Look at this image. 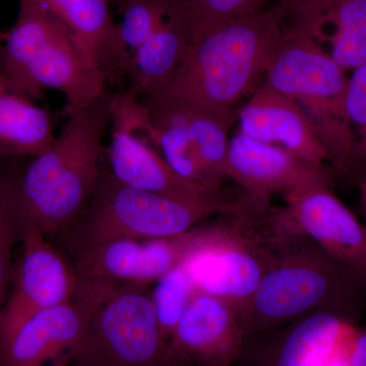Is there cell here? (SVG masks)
Segmentation results:
<instances>
[{"mask_svg":"<svg viewBox=\"0 0 366 366\" xmlns=\"http://www.w3.org/2000/svg\"><path fill=\"white\" fill-rule=\"evenodd\" d=\"M112 100L106 92L69 115L51 148L14 177L21 232L26 228L56 232L85 211L102 173L100 157L112 124Z\"/></svg>","mask_w":366,"mask_h":366,"instance_id":"cell-1","label":"cell"},{"mask_svg":"<svg viewBox=\"0 0 366 366\" xmlns=\"http://www.w3.org/2000/svg\"><path fill=\"white\" fill-rule=\"evenodd\" d=\"M284 18L274 7L217 26L190 43L169 81L148 100L185 103L217 114L234 105L264 81L283 35Z\"/></svg>","mask_w":366,"mask_h":366,"instance_id":"cell-2","label":"cell"},{"mask_svg":"<svg viewBox=\"0 0 366 366\" xmlns=\"http://www.w3.org/2000/svg\"><path fill=\"white\" fill-rule=\"evenodd\" d=\"M9 91L33 100L47 89L66 97L64 113L83 109L106 93V76L69 28L35 0H20L16 24L0 51Z\"/></svg>","mask_w":366,"mask_h":366,"instance_id":"cell-3","label":"cell"},{"mask_svg":"<svg viewBox=\"0 0 366 366\" xmlns=\"http://www.w3.org/2000/svg\"><path fill=\"white\" fill-rule=\"evenodd\" d=\"M366 281L297 233L282 244L247 308L249 337L315 312H334L351 320Z\"/></svg>","mask_w":366,"mask_h":366,"instance_id":"cell-4","label":"cell"},{"mask_svg":"<svg viewBox=\"0 0 366 366\" xmlns=\"http://www.w3.org/2000/svg\"><path fill=\"white\" fill-rule=\"evenodd\" d=\"M262 83L300 106L334 173L349 177L355 136L346 112L348 79L322 46L289 26L267 64Z\"/></svg>","mask_w":366,"mask_h":366,"instance_id":"cell-5","label":"cell"},{"mask_svg":"<svg viewBox=\"0 0 366 366\" xmlns=\"http://www.w3.org/2000/svg\"><path fill=\"white\" fill-rule=\"evenodd\" d=\"M247 201L244 192L209 201H182L132 189L102 171L85 211L69 225L76 254L109 240L157 239L189 232L209 217L233 213Z\"/></svg>","mask_w":366,"mask_h":366,"instance_id":"cell-6","label":"cell"},{"mask_svg":"<svg viewBox=\"0 0 366 366\" xmlns=\"http://www.w3.org/2000/svg\"><path fill=\"white\" fill-rule=\"evenodd\" d=\"M168 347L144 285L112 281L81 340L62 360L71 366H163Z\"/></svg>","mask_w":366,"mask_h":366,"instance_id":"cell-7","label":"cell"},{"mask_svg":"<svg viewBox=\"0 0 366 366\" xmlns=\"http://www.w3.org/2000/svg\"><path fill=\"white\" fill-rule=\"evenodd\" d=\"M143 131L183 179L222 192L229 179L228 134L237 112L217 114L168 100H148Z\"/></svg>","mask_w":366,"mask_h":366,"instance_id":"cell-8","label":"cell"},{"mask_svg":"<svg viewBox=\"0 0 366 366\" xmlns=\"http://www.w3.org/2000/svg\"><path fill=\"white\" fill-rule=\"evenodd\" d=\"M146 103L132 89L113 95L112 137L106 149L115 179L132 189L182 201H209L227 194L187 182L164 160L150 137L143 131L148 115Z\"/></svg>","mask_w":366,"mask_h":366,"instance_id":"cell-9","label":"cell"},{"mask_svg":"<svg viewBox=\"0 0 366 366\" xmlns=\"http://www.w3.org/2000/svg\"><path fill=\"white\" fill-rule=\"evenodd\" d=\"M218 219L175 237L119 239L99 243L76 254L74 266L81 278L106 279L146 285L158 281L213 239Z\"/></svg>","mask_w":366,"mask_h":366,"instance_id":"cell-10","label":"cell"},{"mask_svg":"<svg viewBox=\"0 0 366 366\" xmlns=\"http://www.w3.org/2000/svg\"><path fill=\"white\" fill-rule=\"evenodd\" d=\"M351 320L334 312H315L287 326L249 337L234 366H350ZM356 337V336H355Z\"/></svg>","mask_w":366,"mask_h":366,"instance_id":"cell-11","label":"cell"},{"mask_svg":"<svg viewBox=\"0 0 366 366\" xmlns=\"http://www.w3.org/2000/svg\"><path fill=\"white\" fill-rule=\"evenodd\" d=\"M110 282L81 278L71 300L38 312L0 342V366H45L69 352L81 340Z\"/></svg>","mask_w":366,"mask_h":366,"instance_id":"cell-12","label":"cell"},{"mask_svg":"<svg viewBox=\"0 0 366 366\" xmlns=\"http://www.w3.org/2000/svg\"><path fill=\"white\" fill-rule=\"evenodd\" d=\"M249 339L244 308L197 291L171 335L167 360L234 366Z\"/></svg>","mask_w":366,"mask_h":366,"instance_id":"cell-13","label":"cell"},{"mask_svg":"<svg viewBox=\"0 0 366 366\" xmlns=\"http://www.w3.org/2000/svg\"><path fill=\"white\" fill-rule=\"evenodd\" d=\"M227 162L229 179L249 196L266 201L274 194L286 197L330 187L335 174L326 163L310 162L242 131L229 141Z\"/></svg>","mask_w":366,"mask_h":366,"instance_id":"cell-14","label":"cell"},{"mask_svg":"<svg viewBox=\"0 0 366 366\" xmlns=\"http://www.w3.org/2000/svg\"><path fill=\"white\" fill-rule=\"evenodd\" d=\"M33 228L24 229L23 257L16 285L0 310V342L26 320L74 297L81 278L61 254Z\"/></svg>","mask_w":366,"mask_h":366,"instance_id":"cell-15","label":"cell"},{"mask_svg":"<svg viewBox=\"0 0 366 366\" xmlns=\"http://www.w3.org/2000/svg\"><path fill=\"white\" fill-rule=\"evenodd\" d=\"M289 219L330 257L366 281V226L330 187L285 197Z\"/></svg>","mask_w":366,"mask_h":366,"instance_id":"cell-16","label":"cell"},{"mask_svg":"<svg viewBox=\"0 0 366 366\" xmlns=\"http://www.w3.org/2000/svg\"><path fill=\"white\" fill-rule=\"evenodd\" d=\"M237 119L240 131L257 141L281 147L312 163L327 162L326 151L300 106L266 84L254 91Z\"/></svg>","mask_w":366,"mask_h":366,"instance_id":"cell-17","label":"cell"},{"mask_svg":"<svg viewBox=\"0 0 366 366\" xmlns=\"http://www.w3.org/2000/svg\"><path fill=\"white\" fill-rule=\"evenodd\" d=\"M71 30L112 85L124 86L131 55L120 39L110 0H35Z\"/></svg>","mask_w":366,"mask_h":366,"instance_id":"cell-18","label":"cell"},{"mask_svg":"<svg viewBox=\"0 0 366 366\" xmlns=\"http://www.w3.org/2000/svg\"><path fill=\"white\" fill-rule=\"evenodd\" d=\"M293 28L319 44L344 71L366 64V0H310L290 16Z\"/></svg>","mask_w":366,"mask_h":366,"instance_id":"cell-19","label":"cell"},{"mask_svg":"<svg viewBox=\"0 0 366 366\" xmlns=\"http://www.w3.org/2000/svg\"><path fill=\"white\" fill-rule=\"evenodd\" d=\"M190 43L179 2L169 20L132 52L127 76L129 89L137 96L155 95L177 71Z\"/></svg>","mask_w":366,"mask_h":366,"instance_id":"cell-20","label":"cell"},{"mask_svg":"<svg viewBox=\"0 0 366 366\" xmlns=\"http://www.w3.org/2000/svg\"><path fill=\"white\" fill-rule=\"evenodd\" d=\"M55 139L49 110L9 91L0 79V157H38Z\"/></svg>","mask_w":366,"mask_h":366,"instance_id":"cell-21","label":"cell"},{"mask_svg":"<svg viewBox=\"0 0 366 366\" xmlns=\"http://www.w3.org/2000/svg\"><path fill=\"white\" fill-rule=\"evenodd\" d=\"M122 13L120 39L132 52L157 32L174 11L180 0H117Z\"/></svg>","mask_w":366,"mask_h":366,"instance_id":"cell-22","label":"cell"},{"mask_svg":"<svg viewBox=\"0 0 366 366\" xmlns=\"http://www.w3.org/2000/svg\"><path fill=\"white\" fill-rule=\"evenodd\" d=\"M269 0H180L192 42L228 21L261 11Z\"/></svg>","mask_w":366,"mask_h":366,"instance_id":"cell-23","label":"cell"},{"mask_svg":"<svg viewBox=\"0 0 366 366\" xmlns=\"http://www.w3.org/2000/svg\"><path fill=\"white\" fill-rule=\"evenodd\" d=\"M196 292V288L183 262L159 279L153 293H151L159 327L168 343L175 327Z\"/></svg>","mask_w":366,"mask_h":366,"instance_id":"cell-24","label":"cell"},{"mask_svg":"<svg viewBox=\"0 0 366 366\" xmlns=\"http://www.w3.org/2000/svg\"><path fill=\"white\" fill-rule=\"evenodd\" d=\"M21 226L14 194V175L0 171V307L13 278L11 250L21 237Z\"/></svg>","mask_w":366,"mask_h":366,"instance_id":"cell-25","label":"cell"},{"mask_svg":"<svg viewBox=\"0 0 366 366\" xmlns=\"http://www.w3.org/2000/svg\"><path fill=\"white\" fill-rule=\"evenodd\" d=\"M346 112L355 136L349 178L356 182L366 177V64L354 69L348 79Z\"/></svg>","mask_w":366,"mask_h":366,"instance_id":"cell-26","label":"cell"},{"mask_svg":"<svg viewBox=\"0 0 366 366\" xmlns=\"http://www.w3.org/2000/svg\"><path fill=\"white\" fill-rule=\"evenodd\" d=\"M350 366H366V327L356 337L349 360Z\"/></svg>","mask_w":366,"mask_h":366,"instance_id":"cell-27","label":"cell"},{"mask_svg":"<svg viewBox=\"0 0 366 366\" xmlns=\"http://www.w3.org/2000/svg\"><path fill=\"white\" fill-rule=\"evenodd\" d=\"M308 1L310 0H278L274 7L285 20V19L290 18L301 6Z\"/></svg>","mask_w":366,"mask_h":366,"instance_id":"cell-28","label":"cell"},{"mask_svg":"<svg viewBox=\"0 0 366 366\" xmlns=\"http://www.w3.org/2000/svg\"><path fill=\"white\" fill-rule=\"evenodd\" d=\"M356 184L358 185V189H360V206L363 216H365L366 226V177L356 182Z\"/></svg>","mask_w":366,"mask_h":366,"instance_id":"cell-29","label":"cell"},{"mask_svg":"<svg viewBox=\"0 0 366 366\" xmlns=\"http://www.w3.org/2000/svg\"><path fill=\"white\" fill-rule=\"evenodd\" d=\"M163 366H203L197 365V363L187 362V361L167 360Z\"/></svg>","mask_w":366,"mask_h":366,"instance_id":"cell-30","label":"cell"},{"mask_svg":"<svg viewBox=\"0 0 366 366\" xmlns=\"http://www.w3.org/2000/svg\"><path fill=\"white\" fill-rule=\"evenodd\" d=\"M6 32L0 30V51H1L2 45H4V39H6ZM0 79H4V76L1 74V69H0Z\"/></svg>","mask_w":366,"mask_h":366,"instance_id":"cell-31","label":"cell"},{"mask_svg":"<svg viewBox=\"0 0 366 366\" xmlns=\"http://www.w3.org/2000/svg\"><path fill=\"white\" fill-rule=\"evenodd\" d=\"M54 366H71L67 365V363L64 362V360H59V362L56 363Z\"/></svg>","mask_w":366,"mask_h":366,"instance_id":"cell-32","label":"cell"},{"mask_svg":"<svg viewBox=\"0 0 366 366\" xmlns=\"http://www.w3.org/2000/svg\"></svg>","mask_w":366,"mask_h":366,"instance_id":"cell-33","label":"cell"},{"mask_svg":"<svg viewBox=\"0 0 366 366\" xmlns=\"http://www.w3.org/2000/svg\"></svg>","mask_w":366,"mask_h":366,"instance_id":"cell-34","label":"cell"}]
</instances>
